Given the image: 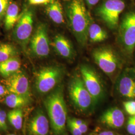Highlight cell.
<instances>
[{
  "label": "cell",
  "instance_id": "d6986e66",
  "mask_svg": "<svg viewBox=\"0 0 135 135\" xmlns=\"http://www.w3.org/2000/svg\"><path fill=\"white\" fill-rule=\"evenodd\" d=\"M21 62L16 57L11 58L0 63V74L4 78H8L19 70Z\"/></svg>",
  "mask_w": 135,
  "mask_h": 135
},
{
  "label": "cell",
  "instance_id": "e0dca14e",
  "mask_svg": "<svg viewBox=\"0 0 135 135\" xmlns=\"http://www.w3.org/2000/svg\"><path fill=\"white\" fill-rule=\"evenodd\" d=\"M20 16L18 5L11 1L4 17L5 29L8 31L13 29L19 19Z\"/></svg>",
  "mask_w": 135,
  "mask_h": 135
},
{
  "label": "cell",
  "instance_id": "4fadbf2b",
  "mask_svg": "<svg viewBox=\"0 0 135 135\" xmlns=\"http://www.w3.org/2000/svg\"><path fill=\"white\" fill-rule=\"evenodd\" d=\"M123 112L118 108H111L104 112L101 117L102 123L112 129H119L125 122Z\"/></svg>",
  "mask_w": 135,
  "mask_h": 135
},
{
  "label": "cell",
  "instance_id": "cb8c5ba5",
  "mask_svg": "<svg viewBox=\"0 0 135 135\" xmlns=\"http://www.w3.org/2000/svg\"><path fill=\"white\" fill-rule=\"evenodd\" d=\"M11 1V0H0V20L5 17L6 11Z\"/></svg>",
  "mask_w": 135,
  "mask_h": 135
},
{
  "label": "cell",
  "instance_id": "7a4b0ae2",
  "mask_svg": "<svg viewBox=\"0 0 135 135\" xmlns=\"http://www.w3.org/2000/svg\"><path fill=\"white\" fill-rule=\"evenodd\" d=\"M44 104L54 134L63 135L67 121V109L62 87L59 86L51 92L45 99Z\"/></svg>",
  "mask_w": 135,
  "mask_h": 135
},
{
  "label": "cell",
  "instance_id": "ac0fdd59",
  "mask_svg": "<svg viewBox=\"0 0 135 135\" xmlns=\"http://www.w3.org/2000/svg\"><path fill=\"white\" fill-rule=\"evenodd\" d=\"M92 43H100L108 38L106 31L91 21L88 29V39Z\"/></svg>",
  "mask_w": 135,
  "mask_h": 135
},
{
  "label": "cell",
  "instance_id": "5b68a950",
  "mask_svg": "<svg viewBox=\"0 0 135 135\" xmlns=\"http://www.w3.org/2000/svg\"><path fill=\"white\" fill-rule=\"evenodd\" d=\"M125 8V4L123 0H106L97 9V14L108 28L115 29Z\"/></svg>",
  "mask_w": 135,
  "mask_h": 135
},
{
  "label": "cell",
  "instance_id": "7402d4cb",
  "mask_svg": "<svg viewBox=\"0 0 135 135\" xmlns=\"http://www.w3.org/2000/svg\"><path fill=\"white\" fill-rule=\"evenodd\" d=\"M18 51L11 44H4L0 45V63L16 57Z\"/></svg>",
  "mask_w": 135,
  "mask_h": 135
},
{
  "label": "cell",
  "instance_id": "d4e9b609",
  "mask_svg": "<svg viewBox=\"0 0 135 135\" xmlns=\"http://www.w3.org/2000/svg\"><path fill=\"white\" fill-rule=\"evenodd\" d=\"M127 129L131 135H135V116H131L127 122Z\"/></svg>",
  "mask_w": 135,
  "mask_h": 135
},
{
  "label": "cell",
  "instance_id": "d6a6232c",
  "mask_svg": "<svg viewBox=\"0 0 135 135\" xmlns=\"http://www.w3.org/2000/svg\"><path fill=\"white\" fill-rule=\"evenodd\" d=\"M131 73H132V75H133V76L135 78V61L134 67L133 68V69L131 70Z\"/></svg>",
  "mask_w": 135,
  "mask_h": 135
},
{
  "label": "cell",
  "instance_id": "603a6c76",
  "mask_svg": "<svg viewBox=\"0 0 135 135\" xmlns=\"http://www.w3.org/2000/svg\"><path fill=\"white\" fill-rule=\"evenodd\" d=\"M126 112L131 116H135V101H128L123 103Z\"/></svg>",
  "mask_w": 135,
  "mask_h": 135
},
{
  "label": "cell",
  "instance_id": "4316f807",
  "mask_svg": "<svg viewBox=\"0 0 135 135\" xmlns=\"http://www.w3.org/2000/svg\"><path fill=\"white\" fill-rule=\"evenodd\" d=\"M67 123L68 128L73 135H83L82 133L81 132V131L79 130L77 126L73 124L68 119Z\"/></svg>",
  "mask_w": 135,
  "mask_h": 135
},
{
  "label": "cell",
  "instance_id": "8992f818",
  "mask_svg": "<svg viewBox=\"0 0 135 135\" xmlns=\"http://www.w3.org/2000/svg\"><path fill=\"white\" fill-rule=\"evenodd\" d=\"M33 23V11L27 8L21 14L20 19L14 27L13 38L24 50L26 49L32 37Z\"/></svg>",
  "mask_w": 135,
  "mask_h": 135
},
{
  "label": "cell",
  "instance_id": "2e32d148",
  "mask_svg": "<svg viewBox=\"0 0 135 135\" xmlns=\"http://www.w3.org/2000/svg\"><path fill=\"white\" fill-rule=\"evenodd\" d=\"M46 13L55 23L62 24L64 23L62 6L58 0H53L47 5Z\"/></svg>",
  "mask_w": 135,
  "mask_h": 135
},
{
  "label": "cell",
  "instance_id": "f1b7e54d",
  "mask_svg": "<svg viewBox=\"0 0 135 135\" xmlns=\"http://www.w3.org/2000/svg\"><path fill=\"white\" fill-rule=\"evenodd\" d=\"M79 129L82 133V134H84L87 133L88 131V125L87 123L85 122H84L79 127Z\"/></svg>",
  "mask_w": 135,
  "mask_h": 135
},
{
  "label": "cell",
  "instance_id": "4dcf8cb0",
  "mask_svg": "<svg viewBox=\"0 0 135 135\" xmlns=\"http://www.w3.org/2000/svg\"><path fill=\"white\" fill-rule=\"evenodd\" d=\"M6 91V88H5V87H4L3 86L0 85V97L2 96L5 94Z\"/></svg>",
  "mask_w": 135,
  "mask_h": 135
},
{
  "label": "cell",
  "instance_id": "ffe728a7",
  "mask_svg": "<svg viewBox=\"0 0 135 135\" xmlns=\"http://www.w3.org/2000/svg\"><path fill=\"white\" fill-rule=\"evenodd\" d=\"M31 98L13 93H10L5 100V104L12 109H19L28 105Z\"/></svg>",
  "mask_w": 135,
  "mask_h": 135
},
{
  "label": "cell",
  "instance_id": "3957f363",
  "mask_svg": "<svg viewBox=\"0 0 135 135\" xmlns=\"http://www.w3.org/2000/svg\"><path fill=\"white\" fill-rule=\"evenodd\" d=\"M69 93L73 104L80 111H88L96 103L85 86L81 74L78 73L75 74L70 80Z\"/></svg>",
  "mask_w": 135,
  "mask_h": 135
},
{
  "label": "cell",
  "instance_id": "e575fe53",
  "mask_svg": "<svg viewBox=\"0 0 135 135\" xmlns=\"http://www.w3.org/2000/svg\"><path fill=\"white\" fill-rule=\"evenodd\" d=\"M85 2H86V3H87L89 0H85Z\"/></svg>",
  "mask_w": 135,
  "mask_h": 135
},
{
  "label": "cell",
  "instance_id": "5bb4252c",
  "mask_svg": "<svg viewBox=\"0 0 135 135\" xmlns=\"http://www.w3.org/2000/svg\"><path fill=\"white\" fill-rule=\"evenodd\" d=\"M54 48L63 58L72 60L75 56V51L72 44L68 39L61 34L57 35L53 42Z\"/></svg>",
  "mask_w": 135,
  "mask_h": 135
},
{
  "label": "cell",
  "instance_id": "52a82bcc",
  "mask_svg": "<svg viewBox=\"0 0 135 135\" xmlns=\"http://www.w3.org/2000/svg\"><path fill=\"white\" fill-rule=\"evenodd\" d=\"M93 57L98 66L109 77H112L119 66V60L115 51L109 47L95 49Z\"/></svg>",
  "mask_w": 135,
  "mask_h": 135
},
{
  "label": "cell",
  "instance_id": "277c9868",
  "mask_svg": "<svg viewBox=\"0 0 135 135\" xmlns=\"http://www.w3.org/2000/svg\"><path fill=\"white\" fill-rule=\"evenodd\" d=\"M64 75L63 68L51 66L42 68L37 72L35 79V87L40 94L51 91L61 82Z\"/></svg>",
  "mask_w": 135,
  "mask_h": 135
},
{
  "label": "cell",
  "instance_id": "484cf974",
  "mask_svg": "<svg viewBox=\"0 0 135 135\" xmlns=\"http://www.w3.org/2000/svg\"><path fill=\"white\" fill-rule=\"evenodd\" d=\"M7 115L5 111L0 109V130L6 131L8 130V126L6 123Z\"/></svg>",
  "mask_w": 135,
  "mask_h": 135
},
{
  "label": "cell",
  "instance_id": "9c48e42d",
  "mask_svg": "<svg viewBox=\"0 0 135 135\" xmlns=\"http://www.w3.org/2000/svg\"><path fill=\"white\" fill-rule=\"evenodd\" d=\"M30 49L36 57L44 58L50 54V42L46 25L39 24L30 41Z\"/></svg>",
  "mask_w": 135,
  "mask_h": 135
},
{
  "label": "cell",
  "instance_id": "7c38bea8",
  "mask_svg": "<svg viewBox=\"0 0 135 135\" xmlns=\"http://www.w3.org/2000/svg\"><path fill=\"white\" fill-rule=\"evenodd\" d=\"M28 129L30 135H48L49 123L42 111H37L32 117L29 121Z\"/></svg>",
  "mask_w": 135,
  "mask_h": 135
},
{
  "label": "cell",
  "instance_id": "8fae6325",
  "mask_svg": "<svg viewBox=\"0 0 135 135\" xmlns=\"http://www.w3.org/2000/svg\"><path fill=\"white\" fill-rule=\"evenodd\" d=\"M5 86L9 93L31 98L28 78L23 71L18 70L5 80Z\"/></svg>",
  "mask_w": 135,
  "mask_h": 135
},
{
  "label": "cell",
  "instance_id": "ba28073f",
  "mask_svg": "<svg viewBox=\"0 0 135 135\" xmlns=\"http://www.w3.org/2000/svg\"><path fill=\"white\" fill-rule=\"evenodd\" d=\"M119 40L125 52L130 55L135 49V11L126 15L119 30Z\"/></svg>",
  "mask_w": 135,
  "mask_h": 135
},
{
  "label": "cell",
  "instance_id": "44dd1931",
  "mask_svg": "<svg viewBox=\"0 0 135 135\" xmlns=\"http://www.w3.org/2000/svg\"><path fill=\"white\" fill-rule=\"evenodd\" d=\"M23 113L21 108L14 109L7 114V118L10 124L17 130L22 127Z\"/></svg>",
  "mask_w": 135,
  "mask_h": 135
},
{
  "label": "cell",
  "instance_id": "30bf717a",
  "mask_svg": "<svg viewBox=\"0 0 135 135\" xmlns=\"http://www.w3.org/2000/svg\"><path fill=\"white\" fill-rule=\"evenodd\" d=\"M80 74L87 90L96 103L103 95V87L100 78L92 67L87 65L80 67Z\"/></svg>",
  "mask_w": 135,
  "mask_h": 135
},
{
  "label": "cell",
  "instance_id": "83f0119b",
  "mask_svg": "<svg viewBox=\"0 0 135 135\" xmlns=\"http://www.w3.org/2000/svg\"><path fill=\"white\" fill-rule=\"evenodd\" d=\"M53 0H28L31 5H48Z\"/></svg>",
  "mask_w": 135,
  "mask_h": 135
},
{
  "label": "cell",
  "instance_id": "f546056e",
  "mask_svg": "<svg viewBox=\"0 0 135 135\" xmlns=\"http://www.w3.org/2000/svg\"><path fill=\"white\" fill-rule=\"evenodd\" d=\"M100 0H89L87 4L89 6H94L98 3Z\"/></svg>",
  "mask_w": 135,
  "mask_h": 135
},
{
  "label": "cell",
  "instance_id": "1f68e13d",
  "mask_svg": "<svg viewBox=\"0 0 135 135\" xmlns=\"http://www.w3.org/2000/svg\"><path fill=\"white\" fill-rule=\"evenodd\" d=\"M98 135H117L111 131H104L100 133Z\"/></svg>",
  "mask_w": 135,
  "mask_h": 135
},
{
  "label": "cell",
  "instance_id": "836d02e7",
  "mask_svg": "<svg viewBox=\"0 0 135 135\" xmlns=\"http://www.w3.org/2000/svg\"><path fill=\"white\" fill-rule=\"evenodd\" d=\"M8 135H16L15 134H8Z\"/></svg>",
  "mask_w": 135,
  "mask_h": 135
},
{
  "label": "cell",
  "instance_id": "6da1fadb",
  "mask_svg": "<svg viewBox=\"0 0 135 135\" xmlns=\"http://www.w3.org/2000/svg\"><path fill=\"white\" fill-rule=\"evenodd\" d=\"M69 27L76 39L82 47L88 40V29L92 19L85 6L84 0H70L66 6Z\"/></svg>",
  "mask_w": 135,
  "mask_h": 135
},
{
  "label": "cell",
  "instance_id": "9a60e30c",
  "mask_svg": "<svg viewBox=\"0 0 135 135\" xmlns=\"http://www.w3.org/2000/svg\"><path fill=\"white\" fill-rule=\"evenodd\" d=\"M120 93L123 96L129 99L135 98V78L128 75L121 78L118 85Z\"/></svg>",
  "mask_w": 135,
  "mask_h": 135
}]
</instances>
